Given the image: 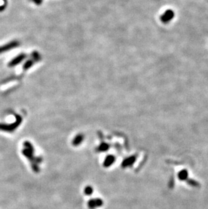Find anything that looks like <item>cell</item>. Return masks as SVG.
<instances>
[{"mask_svg":"<svg viewBox=\"0 0 208 209\" xmlns=\"http://www.w3.org/2000/svg\"><path fill=\"white\" fill-rule=\"evenodd\" d=\"M22 122H23V118L20 115H16V120L14 123H10V124L0 123V131L5 132H13L20 126Z\"/></svg>","mask_w":208,"mask_h":209,"instance_id":"obj_1","label":"cell"},{"mask_svg":"<svg viewBox=\"0 0 208 209\" xmlns=\"http://www.w3.org/2000/svg\"><path fill=\"white\" fill-rule=\"evenodd\" d=\"M20 45V42L18 41H12L8 43H5L4 45L0 46V54H2L4 52L9 51L10 50L17 48Z\"/></svg>","mask_w":208,"mask_h":209,"instance_id":"obj_2","label":"cell"},{"mask_svg":"<svg viewBox=\"0 0 208 209\" xmlns=\"http://www.w3.org/2000/svg\"><path fill=\"white\" fill-rule=\"evenodd\" d=\"M26 55L24 53H21L17 56L14 58L12 60H11L8 63V67H14L20 64L21 62H23L24 60L26 59Z\"/></svg>","mask_w":208,"mask_h":209,"instance_id":"obj_3","label":"cell"},{"mask_svg":"<svg viewBox=\"0 0 208 209\" xmlns=\"http://www.w3.org/2000/svg\"><path fill=\"white\" fill-rule=\"evenodd\" d=\"M174 17V12L172 10H167L162 15L160 16V20L163 23H168Z\"/></svg>","mask_w":208,"mask_h":209,"instance_id":"obj_4","label":"cell"},{"mask_svg":"<svg viewBox=\"0 0 208 209\" xmlns=\"http://www.w3.org/2000/svg\"><path fill=\"white\" fill-rule=\"evenodd\" d=\"M103 204V201L101 198L91 199L88 202V207L89 209H95L97 207H102Z\"/></svg>","mask_w":208,"mask_h":209,"instance_id":"obj_5","label":"cell"},{"mask_svg":"<svg viewBox=\"0 0 208 209\" xmlns=\"http://www.w3.org/2000/svg\"><path fill=\"white\" fill-rule=\"evenodd\" d=\"M116 161V157L113 155H108L105 158V161L103 162V166L105 167H109L112 165Z\"/></svg>","mask_w":208,"mask_h":209,"instance_id":"obj_6","label":"cell"},{"mask_svg":"<svg viewBox=\"0 0 208 209\" xmlns=\"http://www.w3.org/2000/svg\"><path fill=\"white\" fill-rule=\"evenodd\" d=\"M83 140H84L83 134H78L77 136H76L75 137V138L73 139L72 144L75 145V146H78V145L83 142Z\"/></svg>","mask_w":208,"mask_h":209,"instance_id":"obj_7","label":"cell"},{"mask_svg":"<svg viewBox=\"0 0 208 209\" xmlns=\"http://www.w3.org/2000/svg\"><path fill=\"white\" fill-rule=\"evenodd\" d=\"M135 161V156H131V157L126 158L125 160L122 162V166L123 167H127L128 166H130V165H131V164H132L134 163V161Z\"/></svg>","mask_w":208,"mask_h":209,"instance_id":"obj_8","label":"cell"},{"mask_svg":"<svg viewBox=\"0 0 208 209\" xmlns=\"http://www.w3.org/2000/svg\"><path fill=\"white\" fill-rule=\"evenodd\" d=\"M34 63L35 62L32 60V59L31 60H28L27 61H26L25 62H24V64L23 65V70H29V68H31L32 66L34 65Z\"/></svg>","mask_w":208,"mask_h":209,"instance_id":"obj_9","label":"cell"},{"mask_svg":"<svg viewBox=\"0 0 208 209\" xmlns=\"http://www.w3.org/2000/svg\"><path fill=\"white\" fill-rule=\"evenodd\" d=\"M109 145L106 144V143H102L99 145V146L97 148V150L99 152H106L109 149Z\"/></svg>","mask_w":208,"mask_h":209,"instance_id":"obj_10","label":"cell"},{"mask_svg":"<svg viewBox=\"0 0 208 209\" xmlns=\"http://www.w3.org/2000/svg\"><path fill=\"white\" fill-rule=\"evenodd\" d=\"M31 57H32V60H33V61L35 62H39V60H41V56L39 53H38L37 51H34L32 52L31 54Z\"/></svg>","mask_w":208,"mask_h":209,"instance_id":"obj_11","label":"cell"},{"mask_svg":"<svg viewBox=\"0 0 208 209\" xmlns=\"http://www.w3.org/2000/svg\"><path fill=\"white\" fill-rule=\"evenodd\" d=\"M84 192L87 196H91L93 192V188L91 186H87L85 187V188H84Z\"/></svg>","mask_w":208,"mask_h":209,"instance_id":"obj_12","label":"cell"},{"mask_svg":"<svg viewBox=\"0 0 208 209\" xmlns=\"http://www.w3.org/2000/svg\"><path fill=\"white\" fill-rule=\"evenodd\" d=\"M37 5H40L43 3V0H31Z\"/></svg>","mask_w":208,"mask_h":209,"instance_id":"obj_13","label":"cell"}]
</instances>
